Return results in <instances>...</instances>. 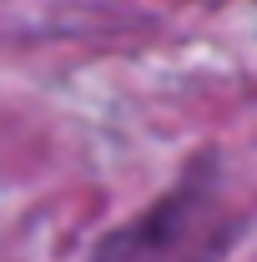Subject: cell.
<instances>
[{"instance_id": "1", "label": "cell", "mask_w": 257, "mask_h": 262, "mask_svg": "<svg viewBox=\"0 0 257 262\" xmlns=\"http://www.w3.org/2000/svg\"><path fill=\"white\" fill-rule=\"evenodd\" d=\"M232 242L237 217L222 196L217 162H192L161 202L111 232L91 262H222Z\"/></svg>"}]
</instances>
